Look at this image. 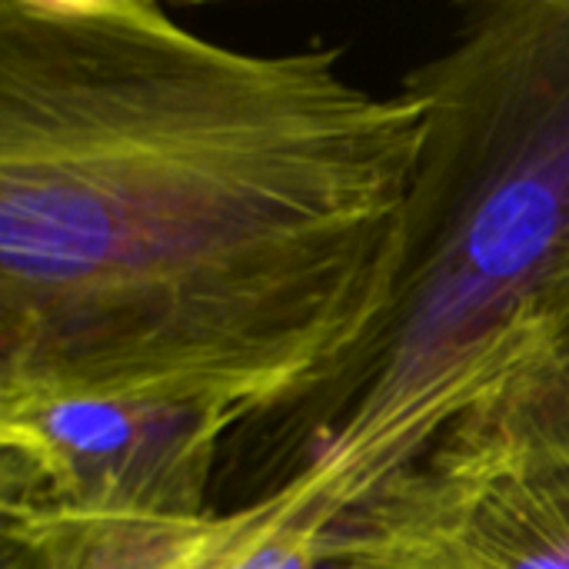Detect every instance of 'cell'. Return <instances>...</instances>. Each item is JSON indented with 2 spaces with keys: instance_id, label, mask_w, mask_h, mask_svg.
Instances as JSON below:
<instances>
[{
  "instance_id": "cell-1",
  "label": "cell",
  "mask_w": 569,
  "mask_h": 569,
  "mask_svg": "<svg viewBox=\"0 0 569 569\" xmlns=\"http://www.w3.org/2000/svg\"><path fill=\"white\" fill-rule=\"evenodd\" d=\"M420 143V103L337 50L3 0L0 403L277 413L383 313Z\"/></svg>"
},
{
  "instance_id": "cell-2",
  "label": "cell",
  "mask_w": 569,
  "mask_h": 569,
  "mask_svg": "<svg viewBox=\"0 0 569 569\" xmlns=\"http://www.w3.org/2000/svg\"><path fill=\"white\" fill-rule=\"evenodd\" d=\"M403 90L423 143L390 300L320 383L223 450L247 463L237 507L317 557L423 493L523 370L569 263V0L467 7Z\"/></svg>"
},
{
  "instance_id": "cell-3",
  "label": "cell",
  "mask_w": 569,
  "mask_h": 569,
  "mask_svg": "<svg viewBox=\"0 0 569 569\" xmlns=\"http://www.w3.org/2000/svg\"><path fill=\"white\" fill-rule=\"evenodd\" d=\"M237 423L213 410L43 397L0 403V507L207 517Z\"/></svg>"
},
{
  "instance_id": "cell-4",
  "label": "cell",
  "mask_w": 569,
  "mask_h": 569,
  "mask_svg": "<svg viewBox=\"0 0 569 569\" xmlns=\"http://www.w3.org/2000/svg\"><path fill=\"white\" fill-rule=\"evenodd\" d=\"M320 560L373 569H569V453L463 470Z\"/></svg>"
},
{
  "instance_id": "cell-5",
  "label": "cell",
  "mask_w": 569,
  "mask_h": 569,
  "mask_svg": "<svg viewBox=\"0 0 569 569\" xmlns=\"http://www.w3.org/2000/svg\"><path fill=\"white\" fill-rule=\"evenodd\" d=\"M3 569H307L253 507L207 517H100L0 507Z\"/></svg>"
},
{
  "instance_id": "cell-6",
  "label": "cell",
  "mask_w": 569,
  "mask_h": 569,
  "mask_svg": "<svg viewBox=\"0 0 569 569\" xmlns=\"http://www.w3.org/2000/svg\"><path fill=\"white\" fill-rule=\"evenodd\" d=\"M553 453H569V263L547 293L523 370L490 410L463 430L423 493L483 463Z\"/></svg>"
},
{
  "instance_id": "cell-7",
  "label": "cell",
  "mask_w": 569,
  "mask_h": 569,
  "mask_svg": "<svg viewBox=\"0 0 569 569\" xmlns=\"http://www.w3.org/2000/svg\"><path fill=\"white\" fill-rule=\"evenodd\" d=\"M317 569H370V567H357V563H333V560H317Z\"/></svg>"
}]
</instances>
